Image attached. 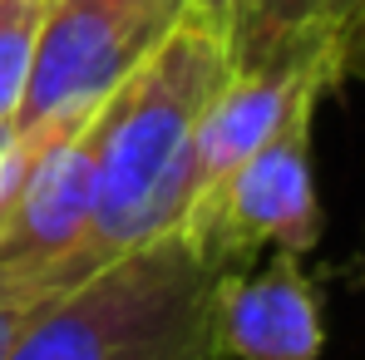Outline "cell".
<instances>
[{"label":"cell","mask_w":365,"mask_h":360,"mask_svg":"<svg viewBox=\"0 0 365 360\" xmlns=\"http://www.w3.org/2000/svg\"><path fill=\"white\" fill-rule=\"evenodd\" d=\"M232 0H187L163 40L114 84L99 119V192L79 247L55 267L74 287L138 242L182 222L197 123L232 74Z\"/></svg>","instance_id":"obj_1"},{"label":"cell","mask_w":365,"mask_h":360,"mask_svg":"<svg viewBox=\"0 0 365 360\" xmlns=\"http://www.w3.org/2000/svg\"><path fill=\"white\" fill-rule=\"evenodd\" d=\"M222 277L182 227H168L64 287L5 360H222Z\"/></svg>","instance_id":"obj_2"},{"label":"cell","mask_w":365,"mask_h":360,"mask_svg":"<svg viewBox=\"0 0 365 360\" xmlns=\"http://www.w3.org/2000/svg\"><path fill=\"white\" fill-rule=\"evenodd\" d=\"M187 0H50L15 133L50 138L84 123L143 60Z\"/></svg>","instance_id":"obj_3"},{"label":"cell","mask_w":365,"mask_h":360,"mask_svg":"<svg viewBox=\"0 0 365 360\" xmlns=\"http://www.w3.org/2000/svg\"><path fill=\"white\" fill-rule=\"evenodd\" d=\"M321 94H306L302 104L267 133L262 148H252L232 178L222 182L197 212H187L178 227L207 262L222 272L252 267L262 247L306 257L321 242V197L311 173V119Z\"/></svg>","instance_id":"obj_4"},{"label":"cell","mask_w":365,"mask_h":360,"mask_svg":"<svg viewBox=\"0 0 365 360\" xmlns=\"http://www.w3.org/2000/svg\"><path fill=\"white\" fill-rule=\"evenodd\" d=\"M94 192H99V119L89 114L84 123H69L40 143L15 217L0 237V272L55 282V267L79 247L94 217Z\"/></svg>","instance_id":"obj_5"},{"label":"cell","mask_w":365,"mask_h":360,"mask_svg":"<svg viewBox=\"0 0 365 360\" xmlns=\"http://www.w3.org/2000/svg\"><path fill=\"white\" fill-rule=\"evenodd\" d=\"M222 360H316L326 346L321 292L297 252H272L262 267H237L217 292Z\"/></svg>","instance_id":"obj_6"},{"label":"cell","mask_w":365,"mask_h":360,"mask_svg":"<svg viewBox=\"0 0 365 360\" xmlns=\"http://www.w3.org/2000/svg\"><path fill=\"white\" fill-rule=\"evenodd\" d=\"M326 45L336 50L331 0H232V25H227L232 69H267Z\"/></svg>","instance_id":"obj_7"},{"label":"cell","mask_w":365,"mask_h":360,"mask_svg":"<svg viewBox=\"0 0 365 360\" xmlns=\"http://www.w3.org/2000/svg\"><path fill=\"white\" fill-rule=\"evenodd\" d=\"M45 10H50V0H0V123H10V128L25 99V84H30Z\"/></svg>","instance_id":"obj_8"},{"label":"cell","mask_w":365,"mask_h":360,"mask_svg":"<svg viewBox=\"0 0 365 360\" xmlns=\"http://www.w3.org/2000/svg\"><path fill=\"white\" fill-rule=\"evenodd\" d=\"M55 297H60V287L45 282V277L0 272V360H5V351L20 341V331H25Z\"/></svg>","instance_id":"obj_9"},{"label":"cell","mask_w":365,"mask_h":360,"mask_svg":"<svg viewBox=\"0 0 365 360\" xmlns=\"http://www.w3.org/2000/svg\"><path fill=\"white\" fill-rule=\"evenodd\" d=\"M40 143H45V138L10 133V143L0 148V237H5V227H10V217H15V202H20V192H25V178H30V163H35Z\"/></svg>","instance_id":"obj_10"},{"label":"cell","mask_w":365,"mask_h":360,"mask_svg":"<svg viewBox=\"0 0 365 360\" xmlns=\"http://www.w3.org/2000/svg\"><path fill=\"white\" fill-rule=\"evenodd\" d=\"M331 40L346 79H365V0H331Z\"/></svg>","instance_id":"obj_11"},{"label":"cell","mask_w":365,"mask_h":360,"mask_svg":"<svg viewBox=\"0 0 365 360\" xmlns=\"http://www.w3.org/2000/svg\"><path fill=\"white\" fill-rule=\"evenodd\" d=\"M10 133H15V128H10V123H0V148L10 143Z\"/></svg>","instance_id":"obj_12"}]
</instances>
